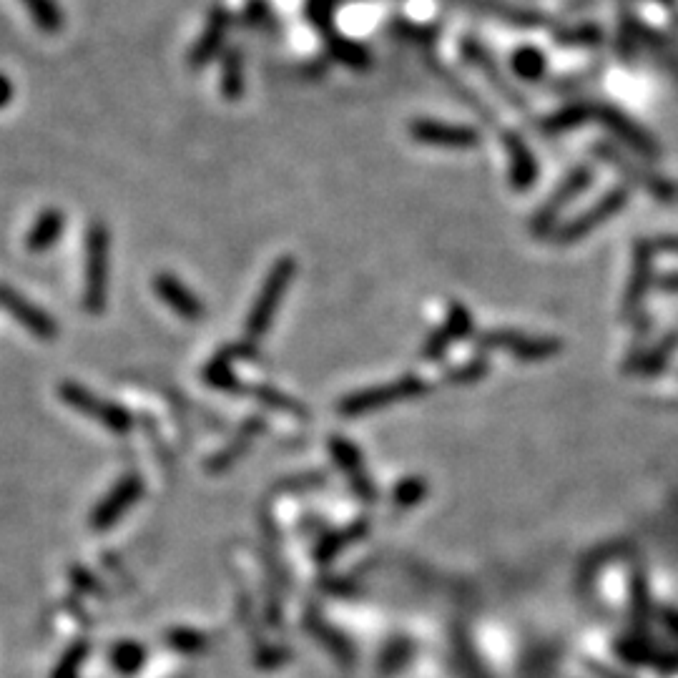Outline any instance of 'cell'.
Listing matches in <instances>:
<instances>
[{"mask_svg":"<svg viewBox=\"0 0 678 678\" xmlns=\"http://www.w3.org/2000/svg\"><path fill=\"white\" fill-rule=\"evenodd\" d=\"M410 136L415 141L430 146H475L480 144L478 131L468 129V126H455V124H442V121H430L420 119L410 124Z\"/></svg>","mask_w":678,"mask_h":678,"instance_id":"obj_12","label":"cell"},{"mask_svg":"<svg viewBox=\"0 0 678 678\" xmlns=\"http://www.w3.org/2000/svg\"><path fill=\"white\" fill-rule=\"evenodd\" d=\"M329 452H332V460L337 463V468L345 473L347 480H350L357 498L367 505L377 503V488L375 483H372L370 475H367L360 447L352 445L345 437H329Z\"/></svg>","mask_w":678,"mask_h":678,"instance_id":"obj_7","label":"cell"},{"mask_svg":"<svg viewBox=\"0 0 678 678\" xmlns=\"http://www.w3.org/2000/svg\"><path fill=\"white\" fill-rule=\"evenodd\" d=\"M427 498V483L422 478H405L392 490V505L397 510H410Z\"/></svg>","mask_w":678,"mask_h":678,"instance_id":"obj_27","label":"cell"},{"mask_svg":"<svg viewBox=\"0 0 678 678\" xmlns=\"http://www.w3.org/2000/svg\"><path fill=\"white\" fill-rule=\"evenodd\" d=\"M294 274H297V262H294L292 257H282L272 264L267 279H264L262 294H259L257 302H254L252 312H249V319H247L249 342L257 345L259 339L267 334L269 324H272L274 314H277L279 304H282V299H284V292H287Z\"/></svg>","mask_w":678,"mask_h":678,"instance_id":"obj_1","label":"cell"},{"mask_svg":"<svg viewBox=\"0 0 678 678\" xmlns=\"http://www.w3.org/2000/svg\"><path fill=\"white\" fill-rule=\"evenodd\" d=\"M141 495H144V480H141L139 473H129L126 478H121L119 483L113 485L111 493L93 508L91 528L106 530L111 525H116L124 518L131 505L139 503Z\"/></svg>","mask_w":678,"mask_h":678,"instance_id":"obj_6","label":"cell"},{"mask_svg":"<svg viewBox=\"0 0 678 678\" xmlns=\"http://www.w3.org/2000/svg\"><path fill=\"white\" fill-rule=\"evenodd\" d=\"M0 307L6 309L11 317H16L33 337L38 339H56L58 337V324L43 312L41 307L28 302L26 297L11 289L8 284H0Z\"/></svg>","mask_w":678,"mask_h":678,"instance_id":"obj_9","label":"cell"},{"mask_svg":"<svg viewBox=\"0 0 678 678\" xmlns=\"http://www.w3.org/2000/svg\"><path fill=\"white\" fill-rule=\"evenodd\" d=\"M653 249L663 254H678V237H658L653 242Z\"/></svg>","mask_w":678,"mask_h":678,"instance_id":"obj_36","label":"cell"},{"mask_svg":"<svg viewBox=\"0 0 678 678\" xmlns=\"http://www.w3.org/2000/svg\"><path fill=\"white\" fill-rule=\"evenodd\" d=\"M144 658H146V648L141 646V643L124 641L111 651V663L119 668L121 673L139 671L141 663H144Z\"/></svg>","mask_w":678,"mask_h":678,"instance_id":"obj_29","label":"cell"},{"mask_svg":"<svg viewBox=\"0 0 678 678\" xmlns=\"http://www.w3.org/2000/svg\"><path fill=\"white\" fill-rule=\"evenodd\" d=\"M473 329V319H470V312L463 307V304H452L450 312H447V319L445 324H442L440 329H435V332L427 337L425 347H422V357L430 362H437L445 357L447 347L452 345V342H458V339H463L465 334Z\"/></svg>","mask_w":678,"mask_h":678,"instance_id":"obj_11","label":"cell"},{"mask_svg":"<svg viewBox=\"0 0 678 678\" xmlns=\"http://www.w3.org/2000/svg\"><path fill=\"white\" fill-rule=\"evenodd\" d=\"M329 48H332V56L337 58L339 63H345V66L357 68V71L370 66V53H367V48L360 46V43L350 41V38H342V36L332 38V41H329Z\"/></svg>","mask_w":678,"mask_h":678,"instance_id":"obj_26","label":"cell"},{"mask_svg":"<svg viewBox=\"0 0 678 678\" xmlns=\"http://www.w3.org/2000/svg\"><path fill=\"white\" fill-rule=\"evenodd\" d=\"M23 6L43 33L56 36L63 31V11L56 0H23Z\"/></svg>","mask_w":678,"mask_h":678,"instance_id":"obj_22","label":"cell"},{"mask_svg":"<svg viewBox=\"0 0 678 678\" xmlns=\"http://www.w3.org/2000/svg\"><path fill=\"white\" fill-rule=\"evenodd\" d=\"M505 144L510 151V171H513V186L515 189H528L535 181L538 166H535L533 156H530L528 146L515 136H505Z\"/></svg>","mask_w":678,"mask_h":678,"instance_id":"obj_21","label":"cell"},{"mask_svg":"<svg viewBox=\"0 0 678 678\" xmlns=\"http://www.w3.org/2000/svg\"><path fill=\"white\" fill-rule=\"evenodd\" d=\"M598 151H601V156L608 161V164H613V166H618V169H623V174H626L628 179L636 181V184H641L643 189H646L648 194L656 196V199H661V201L676 199V189H673V186L668 184V181L658 179V176H651V174H641V169H636V166H633L631 161L623 159V156L618 154V151H613L611 146L601 144V146H598Z\"/></svg>","mask_w":678,"mask_h":678,"instance_id":"obj_16","label":"cell"},{"mask_svg":"<svg viewBox=\"0 0 678 678\" xmlns=\"http://www.w3.org/2000/svg\"><path fill=\"white\" fill-rule=\"evenodd\" d=\"M166 643L174 651L181 653H201L211 646V638L204 636L201 631H189V628H176V631L166 633Z\"/></svg>","mask_w":678,"mask_h":678,"instance_id":"obj_28","label":"cell"},{"mask_svg":"<svg viewBox=\"0 0 678 678\" xmlns=\"http://www.w3.org/2000/svg\"><path fill=\"white\" fill-rule=\"evenodd\" d=\"M427 392V385L415 375H405L395 382H387V385L370 387V390L355 392V395H347L345 400H339L337 410L342 417H362L370 415V412L382 410V407H390L395 402L412 400V397H420Z\"/></svg>","mask_w":678,"mask_h":678,"instance_id":"obj_3","label":"cell"},{"mask_svg":"<svg viewBox=\"0 0 678 678\" xmlns=\"http://www.w3.org/2000/svg\"><path fill=\"white\" fill-rule=\"evenodd\" d=\"M588 184H591V171H588V169L573 171V174L568 176V179H565V184L560 186V189L555 191L553 196H550L548 204H545L543 209H540V214L535 216L533 232L535 234L553 232V226H555V221H558L560 209H563L565 204H571V201L576 199V196L581 194V191L586 189Z\"/></svg>","mask_w":678,"mask_h":678,"instance_id":"obj_13","label":"cell"},{"mask_svg":"<svg viewBox=\"0 0 678 678\" xmlns=\"http://www.w3.org/2000/svg\"><path fill=\"white\" fill-rule=\"evenodd\" d=\"M244 392H247V395H252L257 402H262L264 407H269V410L284 412V415H292V417H297V420H304V422L309 420L307 407H304L299 400H294V397L279 392L277 387L254 385V387H244Z\"/></svg>","mask_w":678,"mask_h":678,"instance_id":"obj_20","label":"cell"},{"mask_svg":"<svg viewBox=\"0 0 678 678\" xmlns=\"http://www.w3.org/2000/svg\"><path fill=\"white\" fill-rule=\"evenodd\" d=\"M71 578H73V583H76L78 588L88 591V593H91V596H103V586H101V583H98L96 578L91 576V573L83 571V568H73Z\"/></svg>","mask_w":678,"mask_h":678,"instance_id":"obj_33","label":"cell"},{"mask_svg":"<svg viewBox=\"0 0 678 678\" xmlns=\"http://www.w3.org/2000/svg\"><path fill=\"white\" fill-rule=\"evenodd\" d=\"M108 226L93 221L86 234V294L83 307L88 314H101L106 309L108 292Z\"/></svg>","mask_w":678,"mask_h":678,"instance_id":"obj_2","label":"cell"},{"mask_svg":"<svg viewBox=\"0 0 678 678\" xmlns=\"http://www.w3.org/2000/svg\"><path fill=\"white\" fill-rule=\"evenodd\" d=\"M221 91L229 101L242 98L244 91V71H242V53L226 51L224 56V73H221Z\"/></svg>","mask_w":678,"mask_h":678,"instance_id":"obj_25","label":"cell"},{"mask_svg":"<svg viewBox=\"0 0 678 678\" xmlns=\"http://www.w3.org/2000/svg\"><path fill=\"white\" fill-rule=\"evenodd\" d=\"M367 530H370V525H367V520H357V523H352L350 528H342V530H327V533H322V538L314 543V560L317 563H329L332 558H337L342 550L347 548V545L357 543V540H362L367 535Z\"/></svg>","mask_w":678,"mask_h":678,"instance_id":"obj_17","label":"cell"},{"mask_svg":"<svg viewBox=\"0 0 678 678\" xmlns=\"http://www.w3.org/2000/svg\"><path fill=\"white\" fill-rule=\"evenodd\" d=\"M626 199H628L626 189L608 191V194L603 196L598 204H593L591 209L586 211V214L576 216V219L568 221V224H565L560 232H555V242H558V244L581 242V239L588 237V234H591L596 226L606 224V221L611 219L613 214H618V211H621V206L626 204Z\"/></svg>","mask_w":678,"mask_h":678,"instance_id":"obj_8","label":"cell"},{"mask_svg":"<svg viewBox=\"0 0 678 678\" xmlns=\"http://www.w3.org/2000/svg\"><path fill=\"white\" fill-rule=\"evenodd\" d=\"M247 18L252 23L267 21V18H269V6H267V3H264V0H252V3H249Z\"/></svg>","mask_w":678,"mask_h":678,"instance_id":"obj_35","label":"cell"},{"mask_svg":"<svg viewBox=\"0 0 678 678\" xmlns=\"http://www.w3.org/2000/svg\"><path fill=\"white\" fill-rule=\"evenodd\" d=\"M653 244L641 242L636 244V254H633V274L628 282L626 299H623V317H633L641 312V304L646 299L648 287H651V269H653Z\"/></svg>","mask_w":678,"mask_h":678,"instance_id":"obj_14","label":"cell"},{"mask_svg":"<svg viewBox=\"0 0 678 678\" xmlns=\"http://www.w3.org/2000/svg\"><path fill=\"white\" fill-rule=\"evenodd\" d=\"M332 8H334V0H312V3H309V11H312L314 23L322 28H327L329 21H332Z\"/></svg>","mask_w":678,"mask_h":678,"instance_id":"obj_34","label":"cell"},{"mask_svg":"<svg viewBox=\"0 0 678 678\" xmlns=\"http://www.w3.org/2000/svg\"><path fill=\"white\" fill-rule=\"evenodd\" d=\"M658 287L668 294H678V272H671L666 274V277L658 279Z\"/></svg>","mask_w":678,"mask_h":678,"instance_id":"obj_38","label":"cell"},{"mask_svg":"<svg viewBox=\"0 0 678 678\" xmlns=\"http://www.w3.org/2000/svg\"><path fill=\"white\" fill-rule=\"evenodd\" d=\"M226 28H229V13H226L224 8H214L204 36H201L194 53H191V66H206V63L216 56V51H219L221 43H224Z\"/></svg>","mask_w":678,"mask_h":678,"instance_id":"obj_18","label":"cell"},{"mask_svg":"<svg viewBox=\"0 0 678 678\" xmlns=\"http://www.w3.org/2000/svg\"><path fill=\"white\" fill-rule=\"evenodd\" d=\"M478 345H480V350H505L508 355L518 357V360H525V362L548 360V357L558 355L560 347H563L558 339L525 337V334L510 332V329L480 334Z\"/></svg>","mask_w":678,"mask_h":678,"instance_id":"obj_5","label":"cell"},{"mask_svg":"<svg viewBox=\"0 0 678 678\" xmlns=\"http://www.w3.org/2000/svg\"><path fill=\"white\" fill-rule=\"evenodd\" d=\"M485 375H488V362L475 360L468 362L465 367H460V370H452L450 375H447V382H450V385H470V382L483 380Z\"/></svg>","mask_w":678,"mask_h":678,"instance_id":"obj_31","label":"cell"},{"mask_svg":"<svg viewBox=\"0 0 678 678\" xmlns=\"http://www.w3.org/2000/svg\"><path fill=\"white\" fill-rule=\"evenodd\" d=\"M515 68H518L523 76L533 78V76H538L540 68H543V58H540L535 51H530V48H525L520 56H515Z\"/></svg>","mask_w":678,"mask_h":678,"instance_id":"obj_32","label":"cell"},{"mask_svg":"<svg viewBox=\"0 0 678 678\" xmlns=\"http://www.w3.org/2000/svg\"><path fill=\"white\" fill-rule=\"evenodd\" d=\"M204 382L206 385L216 387L221 392H229V395H242L244 385L239 382V377L232 372V365L224 360V357L214 355L209 365L204 367Z\"/></svg>","mask_w":678,"mask_h":678,"instance_id":"obj_23","label":"cell"},{"mask_svg":"<svg viewBox=\"0 0 678 678\" xmlns=\"http://www.w3.org/2000/svg\"><path fill=\"white\" fill-rule=\"evenodd\" d=\"M58 395L66 405H71L73 410H78L81 415L91 417V420H98L103 427H108L116 435H126V432L134 427V417L126 407L116 405V402H108L96 397L93 392H88L86 387L76 385V382H63L58 387Z\"/></svg>","mask_w":678,"mask_h":678,"instance_id":"obj_4","label":"cell"},{"mask_svg":"<svg viewBox=\"0 0 678 678\" xmlns=\"http://www.w3.org/2000/svg\"><path fill=\"white\" fill-rule=\"evenodd\" d=\"M264 430H267V420H264V417H249V420L239 427L237 435L226 442L224 450L216 452L214 458L206 463V470H209L211 475H216V473H224V470L232 468V465L242 458L244 452H247V447L252 445L254 437L262 435Z\"/></svg>","mask_w":678,"mask_h":678,"instance_id":"obj_15","label":"cell"},{"mask_svg":"<svg viewBox=\"0 0 678 678\" xmlns=\"http://www.w3.org/2000/svg\"><path fill=\"white\" fill-rule=\"evenodd\" d=\"M88 653V643L86 641H78L73 643L71 648H68V653L63 656V661L58 663L56 673H53V678H76V671L81 668L83 658H86Z\"/></svg>","mask_w":678,"mask_h":678,"instance_id":"obj_30","label":"cell"},{"mask_svg":"<svg viewBox=\"0 0 678 678\" xmlns=\"http://www.w3.org/2000/svg\"><path fill=\"white\" fill-rule=\"evenodd\" d=\"M11 98H13V83H11V78L0 73V108L8 106V103H11Z\"/></svg>","mask_w":678,"mask_h":678,"instance_id":"obj_37","label":"cell"},{"mask_svg":"<svg viewBox=\"0 0 678 678\" xmlns=\"http://www.w3.org/2000/svg\"><path fill=\"white\" fill-rule=\"evenodd\" d=\"M154 289L161 297V302L169 304V307L174 309L181 319H186V322H199V319H204V314H206L204 302H201V299L196 297V294L191 292V289L186 287L181 279H176L174 274H169V272L156 274Z\"/></svg>","mask_w":678,"mask_h":678,"instance_id":"obj_10","label":"cell"},{"mask_svg":"<svg viewBox=\"0 0 678 678\" xmlns=\"http://www.w3.org/2000/svg\"><path fill=\"white\" fill-rule=\"evenodd\" d=\"M63 229H66V216L61 209H46L38 221L33 224V229L28 232V249L31 252H46L51 249L58 239L63 237Z\"/></svg>","mask_w":678,"mask_h":678,"instance_id":"obj_19","label":"cell"},{"mask_svg":"<svg viewBox=\"0 0 678 678\" xmlns=\"http://www.w3.org/2000/svg\"><path fill=\"white\" fill-rule=\"evenodd\" d=\"M676 345H678V334H668V337L663 339V342L656 347V350L648 352V355L643 357L641 362L631 365V367H628V370H633V372H636V375H643V377L658 375V372H661L663 367H666V362L671 360V355H673V350H676Z\"/></svg>","mask_w":678,"mask_h":678,"instance_id":"obj_24","label":"cell"}]
</instances>
